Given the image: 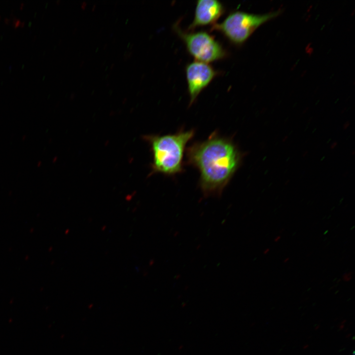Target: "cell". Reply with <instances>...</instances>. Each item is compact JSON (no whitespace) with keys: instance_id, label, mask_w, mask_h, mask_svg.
<instances>
[{"instance_id":"obj_1","label":"cell","mask_w":355,"mask_h":355,"mask_svg":"<svg viewBox=\"0 0 355 355\" xmlns=\"http://www.w3.org/2000/svg\"><path fill=\"white\" fill-rule=\"evenodd\" d=\"M189 164L200 173V186L206 196L220 195L239 167L242 154L231 139L216 132L187 149Z\"/></svg>"},{"instance_id":"obj_2","label":"cell","mask_w":355,"mask_h":355,"mask_svg":"<svg viewBox=\"0 0 355 355\" xmlns=\"http://www.w3.org/2000/svg\"><path fill=\"white\" fill-rule=\"evenodd\" d=\"M194 134L192 129L180 130L173 134L147 136L153 155V172L168 176L181 173L186 145Z\"/></svg>"},{"instance_id":"obj_3","label":"cell","mask_w":355,"mask_h":355,"mask_svg":"<svg viewBox=\"0 0 355 355\" xmlns=\"http://www.w3.org/2000/svg\"><path fill=\"white\" fill-rule=\"evenodd\" d=\"M280 13L278 11L259 15L236 11L230 13L221 23L213 25L212 30L220 32L234 44H241L258 27Z\"/></svg>"},{"instance_id":"obj_4","label":"cell","mask_w":355,"mask_h":355,"mask_svg":"<svg viewBox=\"0 0 355 355\" xmlns=\"http://www.w3.org/2000/svg\"><path fill=\"white\" fill-rule=\"evenodd\" d=\"M175 28L188 52L196 61L208 64L226 56V51L221 45L208 33L202 31L188 33Z\"/></svg>"},{"instance_id":"obj_5","label":"cell","mask_w":355,"mask_h":355,"mask_svg":"<svg viewBox=\"0 0 355 355\" xmlns=\"http://www.w3.org/2000/svg\"><path fill=\"white\" fill-rule=\"evenodd\" d=\"M185 72L191 105L217 72L209 64L196 61L186 66Z\"/></svg>"},{"instance_id":"obj_6","label":"cell","mask_w":355,"mask_h":355,"mask_svg":"<svg viewBox=\"0 0 355 355\" xmlns=\"http://www.w3.org/2000/svg\"><path fill=\"white\" fill-rule=\"evenodd\" d=\"M224 12L223 4L215 0H199L197 1L193 22L189 29L201 26L215 24Z\"/></svg>"},{"instance_id":"obj_7","label":"cell","mask_w":355,"mask_h":355,"mask_svg":"<svg viewBox=\"0 0 355 355\" xmlns=\"http://www.w3.org/2000/svg\"><path fill=\"white\" fill-rule=\"evenodd\" d=\"M352 272L345 273L343 276V280L346 282L350 281L352 279Z\"/></svg>"},{"instance_id":"obj_8","label":"cell","mask_w":355,"mask_h":355,"mask_svg":"<svg viewBox=\"0 0 355 355\" xmlns=\"http://www.w3.org/2000/svg\"><path fill=\"white\" fill-rule=\"evenodd\" d=\"M132 54H133L132 52H125V53L124 54V61H126V60H128V59H129L131 57Z\"/></svg>"},{"instance_id":"obj_9","label":"cell","mask_w":355,"mask_h":355,"mask_svg":"<svg viewBox=\"0 0 355 355\" xmlns=\"http://www.w3.org/2000/svg\"><path fill=\"white\" fill-rule=\"evenodd\" d=\"M87 2L86 1H83L82 4H81V8L84 10L85 9L86 7L87 6Z\"/></svg>"},{"instance_id":"obj_10","label":"cell","mask_w":355,"mask_h":355,"mask_svg":"<svg viewBox=\"0 0 355 355\" xmlns=\"http://www.w3.org/2000/svg\"><path fill=\"white\" fill-rule=\"evenodd\" d=\"M281 236H276L274 239V242L277 243V242H279L280 241V240L281 239Z\"/></svg>"},{"instance_id":"obj_11","label":"cell","mask_w":355,"mask_h":355,"mask_svg":"<svg viewBox=\"0 0 355 355\" xmlns=\"http://www.w3.org/2000/svg\"><path fill=\"white\" fill-rule=\"evenodd\" d=\"M269 251H270V248H266V249L264 250L263 253H264V254H268V253L269 252Z\"/></svg>"},{"instance_id":"obj_12","label":"cell","mask_w":355,"mask_h":355,"mask_svg":"<svg viewBox=\"0 0 355 355\" xmlns=\"http://www.w3.org/2000/svg\"><path fill=\"white\" fill-rule=\"evenodd\" d=\"M289 257H286V258H285L284 260V263H287V262L289 261Z\"/></svg>"},{"instance_id":"obj_13","label":"cell","mask_w":355,"mask_h":355,"mask_svg":"<svg viewBox=\"0 0 355 355\" xmlns=\"http://www.w3.org/2000/svg\"><path fill=\"white\" fill-rule=\"evenodd\" d=\"M96 7V4H94L92 7V11H93Z\"/></svg>"},{"instance_id":"obj_14","label":"cell","mask_w":355,"mask_h":355,"mask_svg":"<svg viewBox=\"0 0 355 355\" xmlns=\"http://www.w3.org/2000/svg\"><path fill=\"white\" fill-rule=\"evenodd\" d=\"M84 63V61H82L81 62V64H80V67H82L83 66Z\"/></svg>"},{"instance_id":"obj_15","label":"cell","mask_w":355,"mask_h":355,"mask_svg":"<svg viewBox=\"0 0 355 355\" xmlns=\"http://www.w3.org/2000/svg\"><path fill=\"white\" fill-rule=\"evenodd\" d=\"M114 66H115V64H112V65H111V67H110V69L112 70V69L113 68V67H114Z\"/></svg>"},{"instance_id":"obj_16","label":"cell","mask_w":355,"mask_h":355,"mask_svg":"<svg viewBox=\"0 0 355 355\" xmlns=\"http://www.w3.org/2000/svg\"><path fill=\"white\" fill-rule=\"evenodd\" d=\"M107 44H106L105 45V46H104V49H105L107 47Z\"/></svg>"},{"instance_id":"obj_17","label":"cell","mask_w":355,"mask_h":355,"mask_svg":"<svg viewBox=\"0 0 355 355\" xmlns=\"http://www.w3.org/2000/svg\"><path fill=\"white\" fill-rule=\"evenodd\" d=\"M76 30H77V29L75 28L73 31V33H75V32L76 31Z\"/></svg>"}]
</instances>
